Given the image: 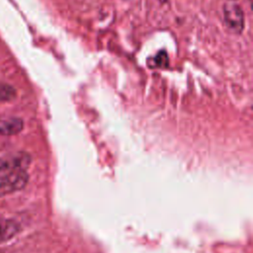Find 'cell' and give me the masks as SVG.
Wrapping results in <instances>:
<instances>
[{"label": "cell", "mask_w": 253, "mask_h": 253, "mask_svg": "<svg viewBox=\"0 0 253 253\" xmlns=\"http://www.w3.org/2000/svg\"><path fill=\"white\" fill-rule=\"evenodd\" d=\"M16 90L8 84H0V103L10 102L16 97Z\"/></svg>", "instance_id": "5"}, {"label": "cell", "mask_w": 253, "mask_h": 253, "mask_svg": "<svg viewBox=\"0 0 253 253\" xmlns=\"http://www.w3.org/2000/svg\"><path fill=\"white\" fill-rule=\"evenodd\" d=\"M151 63L149 64L150 67H166L168 65V55L167 52L164 50H160L154 58H152Z\"/></svg>", "instance_id": "6"}, {"label": "cell", "mask_w": 253, "mask_h": 253, "mask_svg": "<svg viewBox=\"0 0 253 253\" xmlns=\"http://www.w3.org/2000/svg\"><path fill=\"white\" fill-rule=\"evenodd\" d=\"M223 19L231 33L239 35L244 30L243 10L235 1H227L223 5Z\"/></svg>", "instance_id": "2"}, {"label": "cell", "mask_w": 253, "mask_h": 253, "mask_svg": "<svg viewBox=\"0 0 253 253\" xmlns=\"http://www.w3.org/2000/svg\"><path fill=\"white\" fill-rule=\"evenodd\" d=\"M31 157L28 153H16L0 163V196L22 190L29 181L28 168Z\"/></svg>", "instance_id": "1"}, {"label": "cell", "mask_w": 253, "mask_h": 253, "mask_svg": "<svg viewBox=\"0 0 253 253\" xmlns=\"http://www.w3.org/2000/svg\"><path fill=\"white\" fill-rule=\"evenodd\" d=\"M20 230L19 224L8 218L0 217V243L12 239Z\"/></svg>", "instance_id": "4"}, {"label": "cell", "mask_w": 253, "mask_h": 253, "mask_svg": "<svg viewBox=\"0 0 253 253\" xmlns=\"http://www.w3.org/2000/svg\"><path fill=\"white\" fill-rule=\"evenodd\" d=\"M23 121L19 118H0V135H14L23 129Z\"/></svg>", "instance_id": "3"}]
</instances>
